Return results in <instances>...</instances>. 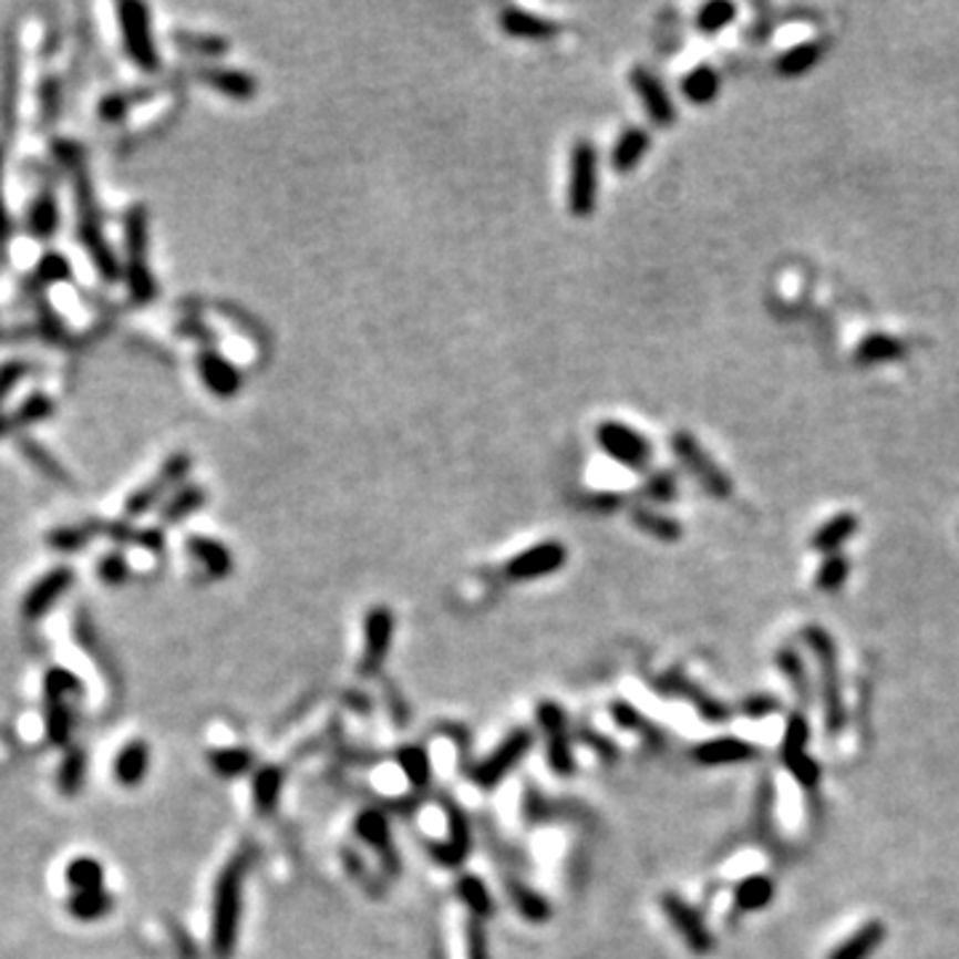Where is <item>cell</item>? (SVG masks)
Segmentation results:
<instances>
[{
  "instance_id": "11",
  "label": "cell",
  "mask_w": 959,
  "mask_h": 959,
  "mask_svg": "<svg viewBox=\"0 0 959 959\" xmlns=\"http://www.w3.org/2000/svg\"><path fill=\"white\" fill-rule=\"evenodd\" d=\"M565 560H568V551H565L560 542H542L536 547L520 551L515 560H509L507 576L512 581L544 579V576L560 570Z\"/></svg>"
},
{
  "instance_id": "24",
  "label": "cell",
  "mask_w": 959,
  "mask_h": 959,
  "mask_svg": "<svg viewBox=\"0 0 959 959\" xmlns=\"http://www.w3.org/2000/svg\"><path fill=\"white\" fill-rule=\"evenodd\" d=\"M824 51H826V45L821 41H807V43L794 45V49H790L786 54L778 56V62H776L778 75H784V78L805 75V72H811L821 62Z\"/></svg>"
},
{
  "instance_id": "1",
  "label": "cell",
  "mask_w": 959,
  "mask_h": 959,
  "mask_svg": "<svg viewBox=\"0 0 959 959\" xmlns=\"http://www.w3.org/2000/svg\"><path fill=\"white\" fill-rule=\"evenodd\" d=\"M43 107V75H41V28L28 24L19 41L17 85L11 96V126L14 134H28L38 110Z\"/></svg>"
},
{
  "instance_id": "32",
  "label": "cell",
  "mask_w": 959,
  "mask_h": 959,
  "mask_svg": "<svg viewBox=\"0 0 959 959\" xmlns=\"http://www.w3.org/2000/svg\"><path fill=\"white\" fill-rule=\"evenodd\" d=\"M542 720L544 728H547L549 735V752H551V762H555L557 771H568V741H565V720L560 714V709L557 707H544L542 709Z\"/></svg>"
},
{
  "instance_id": "44",
  "label": "cell",
  "mask_w": 959,
  "mask_h": 959,
  "mask_svg": "<svg viewBox=\"0 0 959 959\" xmlns=\"http://www.w3.org/2000/svg\"><path fill=\"white\" fill-rule=\"evenodd\" d=\"M54 301H56V307H59V314H62L64 320H68V323H75V326H83L85 320H89V310H83V305L81 301H78V293L72 291L70 286H56L54 288Z\"/></svg>"
},
{
  "instance_id": "22",
  "label": "cell",
  "mask_w": 959,
  "mask_h": 959,
  "mask_svg": "<svg viewBox=\"0 0 959 959\" xmlns=\"http://www.w3.org/2000/svg\"><path fill=\"white\" fill-rule=\"evenodd\" d=\"M189 551H193V557L198 560L203 568L208 570V574L214 576V579H225V576L233 570V557H229V549L221 542H216V538L208 536H193L187 542Z\"/></svg>"
},
{
  "instance_id": "37",
  "label": "cell",
  "mask_w": 959,
  "mask_h": 959,
  "mask_svg": "<svg viewBox=\"0 0 959 959\" xmlns=\"http://www.w3.org/2000/svg\"><path fill=\"white\" fill-rule=\"evenodd\" d=\"M642 494H646L650 502H656V504L674 502V498H678V494H680L678 477H674L669 470L650 472L646 485H642Z\"/></svg>"
},
{
  "instance_id": "13",
  "label": "cell",
  "mask_w": 959,
  "mask_h": 959,
  "mask_svg": "<svg viewBox=\"0 0 959 959\" xmlns=\"http://www.w3.org/2000/svg\"><path fill=\"white\" fill-rule=\"evenodd\" d=\"M198 377L206 390L216 398H235L243 386V373L240 368L227 360L225 354L216 350H203L198 354Z\"/></svg>"
},
{
  "instance_id": "19",
  "label": "cell",
  "mask_w": 959,
  "mask_h": 959,
  "mask_svg": "<svg viewBox=\"0 0 959 959\" xmlns=\"http://www.w3.org/2000/svg\"><path fill=\"white\" fill-rule=\"evenodd\" d=\"M909 352L904 339L888 337V333H872L856 347V363L858 365H877L890 363V360H901Z\"/></svg>"
},
{
  "instance_id": "18",
  "label": "cell",
  "mask_w": 959,
  "mask_h": 959,
  "mask_svg": "<svg viewBox=\"0 0 959 959\" xmlns=\"http://www.w3.org/2000/svg\"><path fill=\"white\" fill-rule=\"evenodd\" d=\"M72 584V570L70 568H59L54 574H49L45 579H41L35 584V587L30 589L28 600H24V613L30 616V619H35V616H41L56 602V597L62 592H68Z\"/></svg>"
},
{
  "instance_id": "27",
  "label": "cell",
  "mask_w": 959,
  "mask_h": 959,
  "mask_svg": "<svg viewBox=\"0 0 959 959\" xmlns=\"http://www.w3.org/2000/svg\"><path fill=\"white\" fill-rule=\"evenodd\" d=\"M392 613L386 608H377L368 613L365 621V637H368V648H365V661L368 663H377L381 656L386 653V648H390L392 640Z\"/></svg>"
},
{
  "instance_id": "23",
  "label": "cell",
  "mask_w": 959,
  "mask_h": 959,
  "mask_svg": "<svg viewBox=\"0 0 959 959\" xmlns=\"http://www.w3.org/2000/svg\"><path fill=\"white\" fill-rule=\"evenodd\" d=\"M206 498L208 496H206V488H203V485H198V483L182 485V488L176 491V494L171 496L166 504H163L161 520L166 525H176V523L187 520L189 515H195V512H198L203 504H206Z\"/></svg>"
},
{
  "instance_id": "49",
  "label": "cell",
  "mask_w": 959,
  "mask_h": 959,
  "mask_svg": "<svg viewBox=\"0 0 959 959\" xmlns=\"http://www.w3.org/2000/svg\"><path fill=\"white\" fill-rule=\"evenodd\" d=\"M100 576H102V581H107V584H121V581H126V576H128V563L123 560L121 555H107L102 560V565H100Z\"/></svg>"
},
{
  "instance_id": "38",
  "label": "cell",
  "mask_w": 959,
  "mask_h": 959,
  "mask_svg": "<svg viewBox=\"0 0 959 959\" xmlns=\"http://www.w3.org/2000/svg\"><path fill=\"white\" fill-rule=\"evenodd\" d=\"M68 879L78 893L102 890V866L91 858H81L68 869Z\"/></svg>"
},
{
  "instance_id": "7",
  "label": "cell",
  "mask_w": 959,
  "mask_h": 959,
  "mask_svg": "<svg viewBox=\"0 0 959 959\" xmlns=\"http://www.w3.org/2000/svg\"><path fill=\"white\" fill-rule=\"evenodd\" d=\"M595 440L610 462L627 466V470L646 472L648 464L653 462V443L635 426L616 422V419H606V422L597 424Z\"/></svg>"
},
{
  "instance_id": "25",
  "label": "cell",
  "mask_w": 959,
  "mask_h": 959,
  "mask_svg": "<svg viewBox=\"0 0 959 959\" xmlns=\"http://www.w3.org/2000/svg\"><path fill=\"white\" fill-rule=\"evenodd\" d=\"M682 94L693 104H709L720 94V72L709 64H699L682 78Z\"/></svg>"
},
{
  "instance_id": "50",
  "label": "cell",
  "mask_w": 959,
  "mask_h": 959,
  "mask_svg": "<svg viewBox=\"0 0 959 959\" xmlns=\"http://www.w3.org/2000/svg\"><path fill=\"white\" fill-rule=\"evenodd\" d=\"M256 784L261 786L259 792H256V797H259V803L265 805V807H269L272 805V800L278 797V790H280V776L275 771H265L259 776V781H256Z\"/></svg>"
},
{
  "instance_id": "54",
  "label": "cell",
  "mask_w": 959,
  "mask_h": 959,
  "mask_svg": "<svg viewBox=\"0 0 959 959\" xmlns=\"http://www.w3.org/2000/svg\"><path fill=\"white\" fill-rule=\"evenodd\" d=\"M462 896H464V901L470 906H475V909H485V906H488V898H485L483 885H480L477 879H464Z\"/></svg>"
},
{
  "instance_id": "53",
  "label": "cell",
  "mask_w": 959,
  "mask_h": 959,
  "mask_svg": "<svg viewBox=\"0 0 959 959\" xmlns=\"http://www.w3.org/2000/svg\"><path fill=\"white\" fill-rule=\"evenodd\" d=\"M216 765H219L221 773L233 776V773H243V767L248 765V757L243 752H225L216 754Z\"/></svg>"
},
{
  "instance_id": "29",
  "label": "cell",
  "mask_w": 959,
  "mask_h": 959,
  "mask_svg": "<svg viewBox=\"0 0 959 959\" xmlns=\"http://www.w3.org/2000/svg\"><path fill=\"white\" fill-rule=\"evenodd\" d=\"M883 938H885V925L869 922L858 932H853L845 943H839L837 951H834L829 959H866L879 943H883Z\"/></svg>"
},
{
  "instance_id": "51",
  "label": "cell",
  "mask_w": 959,
  "mask_h": 959,
  "mask_svg": "<svg viewBox=\"0 0 959 959\" xmlns=\"http://www.w3.org/2000/svg\"><path fill=\"white\" fill-rule=\"evenodd\" d=\"M360 834H365L373 843H381V839H386V821L381 818L379 813H365V816L360 818Z\"/></svg>"
},
{
  "instance_id": "5",
  "label": "cell",
  "mask_w": 959,
  "mask_h": 959,
  "mask_svg": "<svg viewBox=\"0 0 959 959\" xmlns=\"http://www.w3.org/2000/svg\"><path fill=\"white\" fill-rule=\"evenodd\" d=\"M672 453L678 456V462L685 466V472L691 475L701 488L707 491L712 498H731L733 496V480L728 477V472L709 456L704 445L695 440L691 432L678 430L672 435Z\"/></svg>"
},
{
  "instance_id": "2",
  "label": "cell",
  "mask_w": 959,
  "mask_h": 959,
  "mask_svg": "<svg viewBox=\"0 0 959 959\" xmlns=\"http://www.w3.org/2000/svg\"><path fill=\"white\" fill-rule=\"evenodd\" d=\"M68 166L72 171V182H75L78 229H81V240H83L85 251H89V259L94 261V267L104 275V280H115L117 275H121V261H117L113 248H110V243L104 240V235H102L100 214H96L94 193H91L89 176H85V168L81 166V163L70 161V157H68Z\"/></svg>"
},
{
  "instance_id": "30",
  "label": "cell",
  "mask_w": 959,
  "mask_h": 959,
  "mask_svg": "<svg viewBox=\"0 0 959 959\" xmlns=\"http://www.w3.org/2000/svg\"><path fill=\"white\" fill-rule=\"evenodd\" d=\"M525 746H528V739H525V735H515V739L507 741V744L498 749L494 757H488L483 762V765H480L477 778L483 781V784H491V781H496L504 771H509V767L515 765L517 760H520Z\"/></svg>"
},
{
  "instance_id": "34",
  "label": "cell",
  "mask_w": 959,
  "mask_h": 959,
  "mask_svg": "<svg viewBox=\"0 0 959 959\" xmlns=\"http://www.w3.org/2000/svg\"><path fill=\"white\" fill-rule=\"evenodd\" d=\"M30 227H32V233L38 235V238H51V235L56 233L59 208H56L54 195H51V189H43V193L38 195V200L32 203Z\"/></svg>"
},
{
  "instance_id": "14",
  "label": "cell",
  "mask_w": 959,
  "mask_h": 959,
  "mask_svg": "<svg viewBox=\"0 0 959 959\" xmlns=\"http://www.w3.org/2000/svg\"><path fill=\"white\" fill-rule=\"evenodd\" d=\"M498 28L507 32L509 38H520V41H547V38L560 32V24L542 14H534V11L528 9H520V6L502 9Z\"/></svg>"
},
{
  "instance_id": "42",
  "label": "cell",
  "mask_w": 959,
  "mask_h": 959,
  "mask_svg": "<svg viewBox=\"0 0 959 959\" xmlns=\"http://www.w3.org/2000/svg\"><path fill=\"white\" fill-rule=\"evenodd\" d=\"M100 534V528H94V525H78V528H59L51 534V547L72 551V549H81L83 544H89L91 538Z\"/></svg>"
},
{
  "instance_id": "20",
  "label": "cell",
  "mask_w": 959,
  "mask_h": 959,
  "mask_svg": "<svg viewBox=\"0 0 959 959\" xmlns=\"http://www.w3.org/2000/svg\"><path fill=\"white\" fill-rule=\"evenodd\" d=\"M856 530H858V517L850 515V512H843V515L832 517V520L821 525L816 536H813L811 547L816 551H824L826 557L837 555V549L843 547L847 538L856 536Z\"/></svg>"
},
{
  "instance_id": "12",
  "label": "cell",
  "mask_w": 959,
  "mask_h": 959,
  "mask_svg": "<svg viewBox=\"0 0 959 959\" xmlns=\"http://www.w3.org/2000/svg\"><path fill=\"white\" fill-rule=\"evenodd\" d=\"M629 83H632V91L637 94V100L642 102V107H646L650 121L659 128L672 126L674 117H678V110H674L672 96L663 89L659 75H653L648 68L637 64V68L629 72Z\"/></svg>"
},
{
  "instance_id": "26",
  "label": "cell",
  "mask_w": 959,
  "mask_h": 959,
  "mask_svg": "<svg viewBox=\"0 0 959 959\" xmlns=\"http://www.w3.org/2000/svg\"><path fill=\"white\" fill-rule=\"evenodd\" d=\"M754 757V746L741 739H714L695 749V760L704 765H722V762H741Z\"/></svg>"
},
{
  "instance_id": "36",
  "label": "cell",
  "mask_w": 959,
  "mask_h": 959,
  "mask_svg": "<svg viewBox=\"0 0 959 959\" xmlns=\"http://www.w3.org/2000/svg\"><path fill=\"white\" fill-rule=\"evenodd\" d=\"M147 771V749L142 744H131L123 749V754L117 757L115 773L123 784H136Z\"/></svg>"
},
{
  "instance_id": "33",
  "label": "cell",
  "mask_w": 959,
  "mask_h": 959,
  "mask_svg": "<svg viewBox=\"0 0 959 959\" xmlns=\"http://www.w3.org/2000/svg\"><path fill=\"white\" fill-rule=\"evenodd\" d=\"M771 901H773V883L771 877L765 875H754L744 879V883L739 885V890H735V904H739V909L744 911H757Z\"/></svg>"
},
{
  "instance_id": "45",
  "label": "cell",
  "mask_w": 959,
  "mask_h": 959,
  "mask_svg": "<svg viewBox=\"0 0 959 959\" xmlns=\"http://www.w3.org/2000/svg\"><path fill=\"white\" fill-rule=\"evenodd\" d=\"M778 667H781V672H784L786 678H790V682L794 685V691H797L800 695H807V678H805L803 659H800V656L794 653L792 648L781 650V653H778Z\"/></svg>"
},
{
  "instance_id": "3",
  "label": "cell",
  "mask_w": 959,
  "mask_h": 959,
  "mask_svg": "<svg viewBox=\"0 0 959 959\" xmlns=\"http://www.w3.org/2000/svg\"><path fill=\"white\" fill-rule=\"evenodd\" d=\"M600 193V155L589 140L574 142L568 157V212L576 219H589L597 208Z\"/></svg>"
},
{
  "instance_id": "16",
  "label": "cell",
  "mask_w": 959,
  "mask_h": 959,
  "mask_svg": "<svg viewBox=\"0 0 959 959\" xmlns=\"http://www.w3.org/2000/svg\"><path fill=\"white\" fill-rule=\"evenodd\" d=\"M650 149V134L640 126H629L610 149V168L616 174H632V171L646 161Z\"/></svg>"
},
{
  "instance_id": "46",
  "label": "cell",
  "mask_w": 959,
  "mask_h": 959,
  "mask_svg": "<svg viewBox=\"0 0 959 959\" xmlns=\"http://www.w3.org/2000/svg\"><path fill=\"white\" fill-rule=\"evenodd\" d=\"M51 413H54V403H51V398L45 395H32L24 400V405L14 413V424H32V422H41V419H49Z\"/></svg>"
},
{
  "instance_id": "6",
  "label": "cell",
  "mask_w": 959,
  "mask_h": 959,
  "mask_svg": "<svg viewBox=\"0 0 959 959\" xmlns=\"http://www.w3.org/2000/svg\"><path fill=\"white\" fill-rule=\"evenodd\" d=\"M189 470H193V456L189 453H171L166 462L161 464V470L155 472L153 480L140 485L126 502V517H142L157 504H166L176 491L182 488L184 480H187Z\"/></svg>"
},
{
  "instance_id": "43",
  "label": "cell",
  "mask_w": 959,
  "mask_h": 959,
  "mask_svg": "<svg viewBox=\"0 0 959 959\" xmlns=\"http://www.w3.org/2000/svg\"><path fill=\"white\" fill-rule=\"evenodd\" d=\"M72 915L81 919H96L110 909V898L104 896V890H91V893H78L70 904Z\"/></svg>"
},
{
  "instance_id": "9",
  "label": "cell",
  "mask_w": 959,
  "mask_h": 959,
  "mask_svg": "<svg viewBox=\"0 0 959 959\" xmlns=\"http://www.w3.org/2000/svg\"><path fill=\"white\" fill-rule=\"evenodd\" d=\"M243 860H235L225 869L216 885V906H214V943L221 957L229 955L235 943V932H238V915H240V890H243Z\"/></svg>"
},
{
  "instance_id": "55",
  "label": "cell",
  "mask_w": 959,
  "mask_h": 959,
  "mask_svg": "<svg viewBox=\"0 0 959 959\" xmlns=\"http://www.w3.org/2000/svg\"><path fill=\"white\" fill-rule=\"evenodd\" d=\"M9 238V216H6L3 203V155H0V246Z\"/></svg>"
},
{
  "instance_id": "40",
  "label": "cell",
  "mask_w": 959,
  "mask_h": 959,
  "mask_svg": "<svg viewBox=\"0 0 959 959\" xmlns=\"http://www.w3.org/2000/svg\"><path fill=\"white\" fill-rule=\"evenodd\" d=\"M22 453L30 458L32 464L38 466V470L43 472L45 477L56 480V483H68V480H70L68 472H64V466L59 464L49 451L41 448V445H38V443H32V440H22Z\"/></svg>"
},
{
  "instance_id": "4",
  "label": "cell",
  "mask_w": 959,
  "mask_h": 959,
  "mask_svg": "<svg viewBox=\"0 0 959 959\" xmlns=\"http://www.w3.org/2000/svg\"><path fill=\"white\" fill-rule=\"evenodd\" d=\"M147 254H149V216L142 206H134L126 216V282H128L131 297L140 301V305L153 301L157 293Z\"/></svg>"
},
{
  "instance_id": "10",
  "label": "cell",
  "mask_w": 959,
  "mask_h": 959,
  "mask_svg": "<svg viewBox=\"0 0 959 959\" xmlns=\"http://www.w3.org/2000/svg\"><path fill=\"white\" fill-rule=\"evenodd\" d=\"M805 642L816 653L818 667H821V680H824V707H826V728L829 733H839L845 725V707L843 695H839V680H837V650H834L832 637L824 629L811 627L803 632Z\"/></svg>"
},
{
  "instance_id": "52",
  "label": "cell",
  "mask_w": 959,
  "mask_h": 959,
  "mask_svg": "<svg viewBox=\"0 0 959 959\" xmlns=\"http://www.w3.org/2000/svg\"><path fill=\"white\" fill-rule=\"evenodd\" d=\"M403 765L413 781H424L430 776V771H426L430 765H426V757L419 752V749H409V752L403 754Z\"/></svg>"
},
{
  "instance_id": "21",
  "label": "cell",
  "mask_w": 959,
  "mask_h": 959,
  "mask_svg": "<svg viewBox=\"0 0 959 959\" xmlns=\"http://www.w3.org/2000/svg\"><path fill=\"white\" fill-rule=\"evenodd\" d=\"M174 45L184 54L198 59H221L227 56L229 41L225 35H214V32H195V30H176Z\"/></svg>"
},
{
  "instance_id": "8",
  "label": "cell",
  "mask_w": 959,
  "mask_h": 959,
  "mask_svg": "<svg viewBox=\"0 0 959 959\" xmlns=\"http://www.w3.org/2000/svg\"><path fill=\"white\" fill-rule=\"evenodd\" d=\"M117 22H121L123 49H126L131 62L142 72H149V75L161 70V51L155 45L147 6L121 3L117 6Z\"/></svg>"
},
{
  "instance_id": "15",
  "label": "cell",
  "mask_w": 959,
  "mask_h": 959,
  "mask_svg": "<svg viewBox=\"0 0 959 959\" xmlns=\"http://www.w3.org/2000/svg\"><path fill=\"white\" fill-rule=\"evenodd\" d=\"M198 78L206 89H212L216 94L227 96V100H235V102L254 100L256 91H259V83H256L248 72L235 68H216V64H206V68L198 70Z\"/></svg>"
},
{
  "instance_id": "41",
  "label": "cell",
  "mask_w": 959,
  "mask_h": 959,
  "mask_svg": "<svg viewBox=\"0 0 959 959\" xmlns=\"http://www.w3.org/2000/svg\"><path fill=\"white\" fill-rule=\"evenodd\" d=\"M784 762H786V767H790L792 776L797 778L803 786H807V790H813V786L818 784L821 767H818V762L813 760L807 752L784 754Z\"/></svg>"
},
{
  "instance_id": "17",
  "label": "cell",
  "mask_w": 959,
  "mask_h": 959,
  "mask_svg": "<svg viewBox=\"0 0 959 959\" xmlns=\"http://www.w3.org/2000/svg\"><path fill=\"white\" fill-rule=\"evenodd\" d=\"M669 911V919L674 922V928L682 932V938H685L688 946H691L693 951H709L712 949V936H709V930L704 928V922H701V917L695 915L688 904H682L680 898L669 896L667 901H663Z\"/></svg>"
},
{
  "instance_id": "39",
  "label": "cell",
  "mask_w": 959,
  "mask_h": 959,
  "mask_svg": "<svg viewBox=\"0 0 959 959\" xmlns=\"http://www.w3.org/2000/svg\"><path fill=\"white\" fill-rule=\"evenodd\" d=\"M847 574H850V563H847V557L829 555L824 560V565L818 568L816 587L824 589V592H834V589H839L847 581Z\"/></svg>"
},
{
  "instance_id": "31",
  "label": "cell",
  "mask_w": 959,
  "mask_h": 959,
  "mask_svg": "<svg viewBox=\"0 0 959 959\" xmlns=\"http://www.w3.org/2000/svg\"><path fill=\"white\" fill-rule=\"evenodd\" d=\"M149 96L153 94H144V91H115V94H107L100 102V117L104 123H123Z\"/></svg>"
},
{
  "instance_id": "35",
  "label": "cell",
  "mask_w": 959,
  "mask_h": 959,
  "mask_svg": "<svg viewBox=\"0 0 959 959\" xmlns=\"http://www.w3.org/2000/svg\"><path fill=\"white\" fill-rule=\"evenodd\" d=\"M735 14H739V9H735L733 3H728V0H714V3H707L699 9V14H695V30L704 32V35H714V32L725 30L728 24H733Z\"/></svg>"
},
{
  "instance_id": "48",
  "label": "cell",
  "mask_w": 959,
  "mask_h": 959,
  "mask_svg": "<svg viewBox=\"0 0 959 959\" xmlns=\"http://www.w3.org/2000/svg\"><path fill=\"white\" fill-rule=\"evenodd\" d=\"M30 373L28 363H9L0 368V405H3V400L11 395V390Z\"/></svg>"
},
{
  "instance_id": "47",
  "label": "cell",
  "mask_w": 959,
  "mask_h": 959,
  "mask_svg": "<svg viewBox=\"0 0 959 959\" xmlns=\"http://www.w3.org/2000/svg\"><path fill=\"white\" fill-rule=\"evenodd\" d=\"M807 739H811V728H807L805 718L803 714H792L790 725H786V733H784V754L805 752Z\"/></svg>"
},
{
  "instance_id": "28",
  "label": "cell",
  "mask_w": 959,
  "mask_h": 959,
  "mask_svg": "<svg viewBox=\"0 0 959 959\" xmlns=\"http://www.w3.org/2000/svg\"><path fill=\"white\" fill-rule=\"evenodd\" d=\"M629 517H632V523L642 534L659 538V542H680L682 538V525L678 520H672V517L661 515V512L650 507H632Z\"/></svg>"
}]
</instances>
